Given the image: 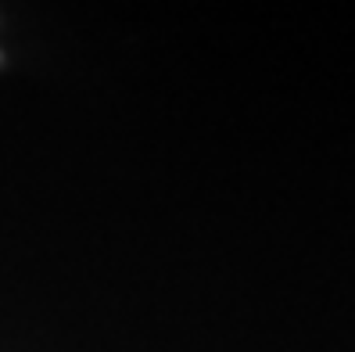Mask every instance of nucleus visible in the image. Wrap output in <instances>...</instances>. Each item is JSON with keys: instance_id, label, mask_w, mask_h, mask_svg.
Returning a JSON list of instances; mask_svg holds the SVG:
<instances>
[]
</instances>
